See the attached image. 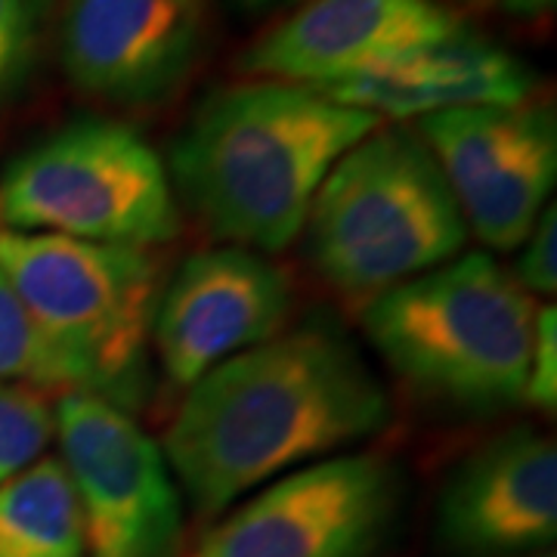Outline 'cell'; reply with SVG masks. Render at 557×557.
<instances>
[{"label":"cell","mask_w":557,"mask_h":557,"mask_svg":"<svg viewBox=\"0 0 557 557\" xmlns=\"http://www.w3.org/2000/svg\"><path fill=\"white\" fill-rule=\"evenodd\" d=\"M208 0H65L60 57L69 81L112 106H159L189 78Z\"/></svg>","instance_id":"8fae6325"},{"label":"cell","mask_w":557,"mask_h":557,"mask_svg":"<svg viewBox=\"0 0 557 557\" xmlns=\"http://www.w3.org/2000/svg\"><path fill=\"white\" fill-rule=\"evenodd\" d=\"M233 7H239L242 13H270L276 7H285L292 0H230Z\"/></svg>","instance_id":"7402d4cb"},{"label":"cell","mask_w":557,"mask_h":557,"mask_svg":"<svg viewBox=\"0 0 557 557\" xmlns=\"http://www.w3.org/2000/svg\"><path fill=\"white\" fill-rule=\"evenodd\" d=\"M295 292L285 270L258 251H199L161 285L152 350L174 391H189L220 362L285 332Z\"/></svg>","instance_id":"30bf717a"},{"label":"cell","mask_w":557,"mask_h":557,"mask_svg":"<svg viewBox=\"0 0 557 557\" xmlns=\"http://www.w3.org/2000/svg\"><path fill=\"white\" fill-rule=\"evenodd\" d=\"M523 399L539 412L557 409V310L555 304L539 307L533 322V350L523 384Z\"/></svg>","instance_id":"d6986e66"},{"label":"cell","mask_w":557,"mask_h":557,"mask_svg":"<svg viewBox=\"0 0 557 557\" xmlns=\"http://www.w3.org/2000/svg\"><path fill=\"white\" fill-rule=\"evenodd\" d=\"M317 276L369 300L461 255L468 223L431 149L409 127L372 131L322 180L304 223Z\"/></svg>","instance_id":"277c9868"},{"label":"cell","mask_w":557,"mask_h":557,"mask_svg":"<svg viewBox=\"0 0 557 557\" xmlns=\"http://www.w3.org/2000/svg\"><path fill=\"white\" fill-rule=\"evenodd\" d=\"M0 384H25L35 391H75V381L53 347L44 341L35 319L0 270Z\"/></svg>","instance_id":"2e32d148"},{"label":"cell","mask_w":557,"mask_h":557,"mask_svg":"<svg viewBox=\"0 0 557 557\" xmlns=\"http://www.w3.org/2000/svg\"><path fill=\"white\" fill-rule=\"evenodd\" d=\"M0 270L75 391L139 412L152 387L159 260L139 248L0 230Z\"/></svg>","instance_id":"5b68a950"},{"label":"cell","mask_w":557,"mask_h":557,"mask_svg":"<svg viewBox=\"0 0 557 557\" xmlns=\"http://www.w3.org/2000/svg\"><path fill=\"white\" fill-rule=\"evenodd\" d=\"M403 498V471L387 456L319 458L208 527L189 557H379Z\"/></svg>","instance_id":"52a82bcc"},{"label":"cell","mask_w":557,"mask_h":557,"mask_svg":"<svg viewBox=\"0 0 557 557\" xmlns=\"http://www.w3.org/2000/svg\"><path fill=\"white\" fill-rule=\"evenodd\" d=\"M456 196L468 233L493 251H515L552 205L557 115L552 102L478 106L418 119Z\"/></svg>","instance_id":"9c48e42d"},{"label":"cell","mask_w":557,"mask_h":557,"mask_svg":"<svg viewBox=\"0 0 557 557\" xmlns=\"http://www.w3.org/2000/svg\"><path fill=\"white\" fill-rule=\"evenodd\" d=\"M0 557H87L78 496L60 458H38L0 486Z\"/></svg>","instance_id":"9a60e30c"},{"label":"cell","mask_w":557,"mask_h":557,"mask_svg":"<svg viewBox=\"0 0 557 557\" xmlns=\"http://www.w3.org/2000/svg\"><path fill=\"white\" fill-rule=\"evenodd\" d=\"M387 421L391 397L354 341L307 322L196 381L161 453L193 511L218 518L245 493L375 437Z\"/></svg>","instance_id":"6da1fadb"},{"label":"cell","mask_w":557,"mask_h":557,"mask_svg":"<svg viewBox=\"0 0 557 557\" xmlns=\"http://www.w3.org/2000/svg\"><path fill=\"white\" fill-rule=\"evenodd\" d=\"M483 10H496V13H508V16H542L555 7L557 0H468Z\"/></svg>","instance_id":"44dd1931"},{"label":"cell","mask_w":557,"mask_h":557,"mask_svg":"<svg viewBox=\"0 0 557 557\" xmlns=\"http://www.w3.org/2000/svg\"><path fill=\"white\" fill-rule=\"evenodd\" d=\"M44 0H0V106L28 81L40 50Z\"/></svg>","instance_id":"ac0fdd59"},{"label":"cell","mask_w":557,"mask_h":557,"mask_svg":"<svg viewBox=\"0 0 557 557\" xmlns=\"http://www.w3.org/2000/svg\"><path fill=\"white\" fill-rule=\"evenodd\" d=\"M461 32V16L437 0H310L251 44L239 65L267 81L325 87Z\"/></svg>","instance_id":"4fadbf2b"},{"label":"cell","mask_w":557,"mask_h":557,"mask_svg":"<svg viewBox=\"0 0 557 557\" xmlns=\"http://www.w3.org/2000/svg\"><path fill=\"white\" fill-rule=\"evenodd\" d=\"M57 437L53 406L25 384H0V486L32 468Z\"/></svg>","instance_id":"e0dca14e"},{"label":"cell","mask_w":557,"mask_h":557,"mask_svg":"<svg viewBox=\"0 0 557 557\" xmlns=\"http://www.w3.org/2000/svg\"><path fill=\"white\" fill-rule=\"evenodd\" d=\"M87 557H177L180 490L161 446L119 406L69 391L53 409Z\"/></svg>","instance_id":"ba28073f"},{"label":"cell","mask_w":557,"mask_h":557,"mask_svg":"<svg viewBox=\"0 0 557 557\" xmlns=\"http://www.w3.org/2000/svg\"><path fill=\"white\" fill-rule=\"evenodd\" d=\"M449 557H523L557 539V449L536 428L486 440L449 474L434 515Z\"/></svg>","instance_id":"7c38bea8"},{"label":"cell","mask_w":557,"mask_h":557,"mask_svg":"<svg viewBox=\"0 0 557 557\" xmlns=\"http://www.w3.org/2000/svg\"><path fill=\"white\" fill-rule=\"evenodd\" d=\"M511 276L527 295H555L557 292V208L548 205L523 239V255Z\"/></svg>","instance_id":"ffe728a7"},{"label":"cell","mask_w":557,"mask_h":557,"mask_svg":"<svg viewBox=\"0 0 557 557\" xmlns=\"http://www.w3.org/2000/svg\"><path fill=\"white\" fill-rule=\"evenodd\" d=\"M332 102L375 119H428L453 109L515 106L530 100L536 75L523 60L493 40L471 35L416 47L394 60L369 65L350 78L310 87Z\"/></svg>","instance_id":"5bb4252c"},{"label":"cell","mask_w":557,"mask_h":557,"mask_svg":"<svg viewBox=\"0 0 557 557\" xmlns=\"http://www.w3.org/2000/svg\"><path fill=\"white\" fill-rule=\"evenodd\" d=\"M523 557H555V552H539V555H523Z\"/></svg>","instance_id":"603a6c76"},{"label":"cell","mask_w":557,"mask_h":557,"mask_svg":"<svg viewBox=\"0 0 557 557\" xmlns=\"http://www.w3.org/2000/svg\"><path fill=\"white\" fill-rule=\"evenodd\" d=\"M379 124L300 84H236L196 109L168 174L214 239L276 255L304 233L329 171Z\"/></svg>","instance_id":"7a4b0ae2"},{"label":"cell","mask_w":557,"mask_h":557,"mask_svg":"<svg viewBox=\"0 0 557 557\" xmlns=\"http://www.w3.org/2000/svg\"><path fill=\"white\" fill-rule=\"evenodd\" d=\"M536 300L490 255H458L362 307L381 359L418 394L465 412L523 399Z\"/></svg>","instance_id":"3957f363"},{"label":"cell","mask_w":557,"mask_h":557,"mask_svg":"<svg viewBox=\"0 0 557 557\" xmlns=\"http://www.w3.org/2000/svg\"><path fill=\"white\" fill-rule=\"evenodd\" d=\"M0 230L149 251L177 239L168 164L134 127L75 119L0 174Z\"/></svg>","instance_id":"8992f818"}]
</instances>
